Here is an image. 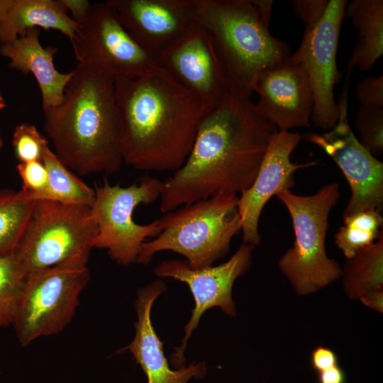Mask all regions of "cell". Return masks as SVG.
<instances>
[{
  "instance_id": "1",
  "label": "cell",
  "mask_w": 383,
  "mask_h": 383,
  "mask_svg": "<svg viewBox=\"0 0 383 383\" xmlns=\"http://www.w3.org/2000/svg\"><path fill=\"white\" fill-rule=\"evenodd\" d=\"M277 128L250 97L226 93L203 117L184 164L162 181L167 213L218 194H241L253 182Z\"/></svg>"
},
{
  "instance_id": "2",
  "label": "cell",
  "mask_w": 383,
  "mask_h": 383,
  "mask_svg": "<svg viewBox=\"0 0 383 383\" xmlns=\"http://www.w3.org/2000/svg\"><path fill=\"white\" fill-rule=\"evenodd\" d=\"M123 162L141 171L174 172L185 162L206 111L160 67L114 81Z\"/></svg>"
},
{
  "instance_id": "3",
  "label": "cell",
  "mask_w": 383,
  "mask_h": 383,
  "mask_svg": "<svg viewBox=\"0 0 383 383\" xmlns=\"http://www.w3.org/2000/svg\"><path fill=\"white\" fill-rule=\"evenodd\" d=\"M72 72L60 104L43 111L45 132L72 172L115 174L123 163L115 80L91 63Z\"/></svg>"
},
{
  "instance_id": "4",
  "label": "cell",
  "mask_w": 383,
  "mask_h": 383,
  "mask_svg": "<svg viewBox=\"0 0 383 383\" xmlns=\"http://www.w3.org/2000/svg\"><path fill=\"white\" fill-rule=\"evenodd\" d=\"M194 21L209 34L228 92L250 97L261 71L287 59L252 0H192Z\"/></svg>"
},
{
  "instance_id": "5",
  "label": "cell",
  "mask_w": 383,
  "mask_h": 383,
  "mask_svg": "<svg viewBox=\"0 0 383 383\" xmlns=\"http://www.w3.org/2000/svg\"><path fill=\"white\" fill-rule=\"evenodd\" d=\"M238 200L236 194H218L165 213L160 233L143 243L136 262L148 264L155 253L171 250L192 269L211 266L240 232Z\"/></svg>"
},
{
  "instance_id": "6",
  "label": "cell",
  "mask_w": 383,
  "mask_h": 383,
  "mask_svg": "<svg viewBox=\"0 0 383 383\" xmlns=\"http://www.w3.org/2000/svg\"><path fill=\"white\" fill-rule=\"evenodd\" d=\"M340 196L336 182L323 185L311 195L291 191L277 194L291 218L294 241L280 257L278 266L300 295L316 292L341 277L342 269L326 250L328 217Z\"/></svg>"
},
{
  "instance_id": "7",
  "label": "cell",
  "mask_w": 383,
  "mask_h": 383,
  "mask_svg": "<svg viewBox=\"0 0 383 383\" xmlns=\"http://www.w3.org/2000/svg\"><path fill=\"white\" fill-rule=\"evenodd\" d=\"M96 236L97 227L91 207L36 200L12 253L26 276L67 262L87 265Z\"/></svg>"
},
{
  "instance_id": "8",
  "label": "cell",
  "mask_w": 383,
  "mask_h": 383,
  "mask_svg": "<svg viewBox=\"0 0 383 383\" xmlns=\"http://www.w3.org/2000/svg\"><path fill=\"white\" fill-rule=\"evenodd\" d=\"M89 278L87 265L77 261L29 273L12 324L21 345L61 332L72 320Z\"/></svg>"
},
{
  "instance_id": "9",
  "label": "cell",
  "mask_w": 383,
  "mask_h": 383,
  "mask_svg": "<svg viewBox=\"0 0 383 383\" xmlns=\"http://www.w3.org/2000/svg\"><path fill=\"white\" fill-rule=\"evenodd\" d=\"M162 181L150 176L142 177L128 187L111 185L107 180L96 186L91 207L97 227L94 248L105 249L111 258L127 265L137 262L148 238H155L161 231L159 220L139 224L133 219L135 209L160 198Z\"/></svg>"
},
{
  "instance_id": "10",
  "label": "cell",
  "mask_w": 383,
  "mask_h": 383,
  "mask_svg": "<svg viewBox=\"0 0 383 383\" xmlns=\"http://www.w3.org/2000/svg\"><path fill=\"white\" fill-rule=\"evenodd\" d=\"M71 43L77 62L94 64L114 80L135 79L159 68L155 58L130 35L113 7L91 3Z\"/></svg>"
},
{
  "instance_id": "11",
  "label": "cell",
  "mask_w": 383,
  "mask_h": 383,
  "mask_svg": "<svg viewBox=\"0 0 383 383\" xmlns=\"http://www.w3.org/2000/svg\"><path fill=\"white\" fill-rule=\"evenodd\" d=\"M346 4L345 0H330L321 19L304 31L299 48L289 56L300 64L307 74L313 101L311 120L325 131L333 128L339 118L334 87L341 77L336 55Z\"/></svg>"
},
{
  "instance_id": "12",
  "label": "cell",
  "mask_w": 383,
  "mask_h": 383,
  "mask_svg": "<svg viewBox=\"0 0 383 383\" xmlns=\"http://www.w3.org/2000/svg\"><path fill=\"white\" fill-rule=\"evenodd\" d=\"M348 89L338 104L336 124L322 133H307L304 138L321 148L336 163L350 188L351 196L343 217L383 208V163L368 152L350 128L348 118Z\"/></svg>"
},
{
  "instance_id": "13",
  "label": "cell",
  "mask_w": 383,
  "mask_h": 383,
  "mask_svg": "<svg viewBox=\"0 0 383 383\" xmlns=\"http://www.w3.org/2000/svg\"><path fill=\"white\" fill-rule=\"evenodd\" d=\"M252 248L242 244L228 261L217 266L192 269L186 261L168 260L154 268L153 272L158 277H170L187 284L195 302L192 316L184 328L182 345L171 357L172 365L179 367L184 363L187 340L207 309L218 307L227 315L235 314L233 286L235 279L249 268Z\"/></svg>"
},
{
  "instance_id": "14",
  "label": "cell",
  "mask_w": 383,
  "mask_h": 383,
  "mask_svg": "<svg viewBox=\"0 0 383 383\" xmlns=\"http://www.w3.org/2000/svg\"><path fill=\"white\" fill-rule=\"evenodd\" d=\"M155 60L201 101L206 113L228 92L211 38L196 22Z\"/></svg>"
},
{
  "instance_id": "15",
  "label": "cell",
  "mask_w": 383,
  "mask_h": 383,
  "mask_svg": "<svg viewBox=\"0 0 383 383\" xmlns=\"http://www.w3.org/2000/svg\"><path fill=\"white\" fill-rule=\"evenodd\" d=\"M301 140V134L296 132H276L253 182L238 196V212L244 243L252 247L260 244L258 226L265 204L278 193L290 191L295 185L294 175L296 171L317 164V161L296 163L291 160Z\"/></svg>"
},
{
  "instance_id": "16",
  "label": "cell",
  "mask_w": 383,
  "mask_h": 383,
  "mask_svg": "<svg viewBox=\"0 0 383 383\" xmlns=\"http://www.w3.org/2000/svg\"><path fill=\"white\" fill-rule=\"evenodd\" d=\"M260 113L278 131L309 127L313 96L304 67L289 57L261 71L254 84Z\"/></svg>"
},
{
  "instance_id": "17",
  "label": "cell",
  "mask_w": 383,
  "mask_h": 383,
  "mask_svg": "<svg viewBox=\"0 0 383 383\" xmlns=\"http://www.w3.org/2000/svg\"><path fill=\"white\" fill-rule=\"evenodd\" d=\"M133 39L154 58L194 23L192 0H107Z\"/></svg>"
},
{
  "instance_id": "18",
  "label": "cell",
  "mask_w": 383,
  "mask_h": 383,
  "mask_svg": "<svg viewBox=\"0 0 383 383\" xmlns=\"http://www.w3.org/2000/svg\"><path fill=\"white\" fill-rule=\"evenodd\" d=\"M166 289L165 284L157 280L138 291L135 304L138 316L135 337L123 350L132 354L144 372L147 383H188L193 378L199 379L205 376V363L192 362L187 367L172 370L164 355L163 343L151 322L152 304Z\"/></svg>"
},
{
  "instance_id": "19",
  "label": "cell",
  "mask_w": 383,
  "mask_h": 383,
  "mask_svg": "<svg viewBox=\"0 0 383 383\" xmlns=\"http://www.w3.org/2000/svg\"><path fill=\"white\" fill-rule=\"evenodd\" d=\"M39 34L38 28L26 30L14 40L1 44L0 54L10 60L11 68L25 75L33 74L40 90L44 111L60 104L73 72L61 73L56 70L53 57L57 48L42 46Z\"/></svg>"
},
{
  "instance_id": "20",
  "label": "cell",
  "mask_w": 383,
  "mask_h": 383,
  "mask_svg": "<svg viewBox=\"0 0 383 383\" xmlns=\"http://www.w3.org/2000/svg\"><path fill=\"white\" fill-rule=\"evenodd\" d=\"M78 26L60 0H13L0 25V44L14 40L29 29L38 28L60 31L72 42Z\"/></svg>"
},
{
  "instance_id": "21",
  "label": "cell",
  "mask_w": 383,
  "mask_h": 383,
  "mask_svg": "<svg viewBox=\"0 0 383 383\" xmlns=\"http://www.w3.org/2000/svg\"><path fill=\"white\" fill-rule=\"evenodd\" d=\"M345 15L358 31L346 70L348 82L355 67L370 70L383 55V1L353 0L346 4Z\"/></svg>"
},
{
  "instance_id": "22",
  "label": "cell",
  "mask_w": 383,
  "mask_h": 383,
  "mask_svg": "<svg viewBox=\"0 0 383 383\" xmlns=\"http://www.w3.org/2000/svg\"><path fill=\"white\" fill-rule=\"evenodd\" d=\"M343 284L351 299L383 287V234L371 245L346 258L342 269Z\"/></svg>"
},
{
  "instance_id": "23",
  "label": "cell",
  "mask_w": 383,
  "mask_h": 383,
  "mask_svg": "<svg viewBox=\"0 0 383 383\" xmlns=\"http://www.w3.org/2000/svg\"><path fill=\"white\" fill-rule=\"evenodd\" d=\"M42 162L48 173V187L43 199L91 207L95 191L67 168L48 145Z\"/></svg>"
},
{
  "instance_id": "24",
  "label": "cell",
  "mask_w": 383,
  "mask_h": 383,
  "mask_svg": "<svg viewBox=\"0 0 383 383\" xmlns=\"http://www.w3.org/2000/svg\"><path fill=\"white\" fill-rule=\"evenodd\" d=\"M36 200L23 190H0V255L16 247L30 219Z\"/></svg>"
},
{
  "instance_id": "25",
  "label": "cell",
  "mask_w": 383,
  "mask_h": 383,
  "mask_svg": "<svg viewBox=\"0 0 383 383\" xmlns=\"http://www.w3.org/2000/svg\"><path fill=\"white\" fill-rule=\"evenodd\" d=\"M383 218L378 210L368 209L343 217L335 234V244L346 258L374 243L382 234Z\"/></svg>"
},
{
  "instance_id": "26",
  "label": "cell",
  "mask_w": 383,
  "mask_h": 383,
  "mask_svg": "<svg viewBox=\"0 0 383 383\" xmlns=\"http://www.w3.org/2000/svg\"><path fill=\"white\" fill-rule=\"evenodd\" d=\"M26 277L12 252L0 255V328L13 324Z\"/></svg>"
},
{
  "instance_id": "27",
  "label": "cell",
  "mask_w": 383,
  "mask_h": 383,
  "mask_svg": "<svg viewBox=\"0 0 383 383\" xmlns=\"http://www.w3.org/2000/svg\"><path fill=\"white\" fill-rule=\"evenodd\" d=\"M354 128L362 145L374 157L383 151V109L360 106L355 113Z\"/></svg>"
},
{
  "instance_id": "28",
  "label": "cell",
  "mask_w": 383,
  "mask_h": 383,
  "mask_svg": "<svg viewBox=\"0 0 383 383\" xmlns=\"http://www.w3.org/2000/svg\"><path fill=\"white\" fill-rule=\"evenodd\" d=\"M48 145L47 138L33 124L23 123L15 128L12 146L20 162H42L44 150Z\"/></svg>"
},
{
  "instance_id": "29",
  "label": "cell",
  "mask_w": 383,
  "mask_h": 383,
  "mask_svg": "<svg viewBox=\"0 0 383 383\" xmlns=\"http://www.w3.org/2000/svg\"><path fill=\"white\" fill-rule=\"evenodd\" d=\"M22 189L33 199H43L48 187V173L41 161L19 162L16 167Z\"/></svg>"
},
{
  "instance_id": "30",
  "label": "cell",
  "mask_w": 383,
  "mask_h": 383,
  "mask_svg": "<svg viewBox=\"0 0 383 383\" xmlns=\"http://www.w3.org/2000/svg\"><path fill=\"white\" fill-rule=\"evenodd\" d=\"M355 93L361 106L383 109V76H368L362 79L356 84Z\"/></svg>"
},
{
  "instance_id": "31",
  "label": "cell",
  "mask_w": 383,
  "mask_h": 383,
  "mask_svg": "<svg viewBox=\"0 0 383 383\" xmlns=\"http://www.w3.org/2000/svg\"><path fill=\"white\" fill-rule=\"evenodd\" d=\"M328 0H294L293 11L304 23L305 30L313 28L323 17L328 7Z\"/></svg>"
},
{
  "instance_id": "32",
  "label": "cell",
  "mask_w": 383,
  "mask_h": 383,
  "mask_svg": "<svg viewBox=\"0 0 383 383\" xmlns=\"http://www.w3.org/2000/svg\"><path fill=\"white\" fill-rule=\"evenodd\" d=\"M338 361L336 353L325 346H317L311 354V366L317 372L338 365Z\"/></svg>"
},
{
  "instance_id": "33",
  "label": "cell",
  "mask_w": 383,
  "mask_h": 383,
  "mask_svg": "<svg viewBox=\"0 0 383 383\" xmlns=\"http://www.w3.org/2000/svg\"><path fill=\"white\" fill-rule=\"evenodd\" d=\"M67 11H70L72 18L78 24L87 14L91 3L87 0H60Z\"/></svg>"
},
{
  "instance_id": "34",
  "label": "cell",
  "mask_w": 383,
  "mask_h": 383,
  "mask_svg": "<svg viewBox=\"0 0 383 383\" xmlns=\"http://www.w3.org/2000/svg\"><path fill=\"white\" fill-rule=\"evenodd\" d=\"M366 306L377 311H383V292L382 289L368 292L359 298Z\"/></svg>"
},
{
  "instance_id": "35",
  "label": "cell",
  "mask_w": 383,
  "mask_h": 383,
  "mask_svg": "<svg viewBox=\"0 0 383 383\" xmlns=\"http://www.w3.org/2000/svg\"><path fill=\"white\" fill-rule=\"evenodd\" d=\"M318 380L319 383H345V374L338 365L318 372Z\"/></svg>"
},
{
  "instance_id": "36",
  "label": "cell",
  "mask_w": 383,
  "mask_h": 383,
  "mask_svg": "<svg viewBox=\"0 0 383 383\" xmlns=\"http://www.w3.org/2000/svg\"><path fill=\"white\" fill-rule=\"evenodd\" d=\"M252 1L264 23L269 26L273 1L252 0Z\"/></svg>"
},
{
  "instance_id": "37",
  "label": "cell",
  "mask_w": 383,
  "mask_h": 383,
  "mask_svg": "<svg viewBox=\"0 0 383 383\" xmlns=\"http://www.w3.org/2000/svg\"><path fill=\"white\" fill-rule=\"evenodd\" d=\"M13 0H0V25L11 7Z\"/></svg>"
},
{
  "instance_id": "38",
  "label": "cell",
  "mask_w": 383,
  "mask_h": 383,
  "mask_svg": "<svg viewBox=\"0 0 383 383\" xmlns=\"http://www.w3.org/2000/svg\"><path fill=\"white\" fill-rule=\"evenodd\" d=\"M6 107V102L0 91V111Z\"/></svg>"
},
{
  "instance_id": "39",
  "label": "cell",
  "mask_w": 383,
  "mask_h": 383,
  "mask_svg": "<svg viewBox=\"0 0 383 383\" xmlns=\"http://www.w3.org/2000/svg\"><path fill=\"white\" fill-rule=\"evenodd\" d=\"M2 145H3V142H2V139L0 137V148H1Z\"/></svg>"
}]
</instances>
